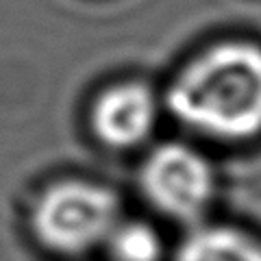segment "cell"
Masks as SVG:
<instances>
[{
	"mask_svg": "<svg viewBox=\"0 0 261 261\" xmlns=\"http://www.w3.org/2000/svg\"><path fill=\"white\" fill-rule=\"evenodd\" d=\"M176 261H261V244L238 228H198L178 248Z\"/></svg>",
	"mask_w": 261,
	"mask_h": 261,
	"instance_id": "5",
	"label": "cell"
},
{
	"mask_svg": "<svg viewBox=\"0 0 261 261\" xmlns=\"http://www.w3.org/2000/svg\"><path fill=\"white\" fill-rule=\"evenodd\" d=\"M144 194L170 218L196 220L214 198V172L198 150L185 144H163L142 166Z\"/></svg>",
	"mask_w": 261,
	"mask_h": 261,
	"instance_id": "3",
	"label": "cell"
},
{
	"mask_svg": "<svg viewBox=\"0 0 261 261\" xmlns=\"http://www.w3.org/2000/svg\"><path fill=\"white\" fill-rule=\"evenodd\" d=\"M120 222V200L109 187L87 181H61L39 196L33 233L61 255H81L105 244Z\"/></svg>",
	"mask_w": 261,
	"mask_h": 261,
	"instance_id": "2",
	"label": "cell"
},
{
	"mask_svg": "<svg viewBox=\"0 0 261 261\" xmlns=\"http://www.w3.org/2000/svg\"><path fill=\"white\" fill-rule=\"evenodd\" d=\"M157 100L144 83H120L96 98L92 128L111 148H130L152 133Z\"/></svg>",
	"mask_w": 261,
	"mask_h": 261,
	"instance_id": "4",
	"label": "cell"
},
{
	"mask_svg": "<svg viewBox=\"0 0 261 261\" xmlns=\"http://www.w3.org/2000/svg\"><path fill=\"white\" fill-rule=\"evenodd\" d=\"M107 246L116 261H159L163 252L157 231L144 222H118Z\"/></svg>",
	"mask_w": 261,
	"mask_h": 261,
	"instance_id": "6",
	"label": "cell"
},
{
	"mask_svg": "<svg viewBox=\"0 0 261 261\" xmlns=\"http://www.w3.org/2000/svg\"><path fill=\"white\" fill-rule=\"evenodd\" d=\"M168 107L185 126L218 140H248L261 133V48L224 42L178 72Z\"/></svg>",
	"mask_w": 261,
	"mask_h": 261,
	"instance_id": "1",
	"label": "cell"
}]
</instances>
